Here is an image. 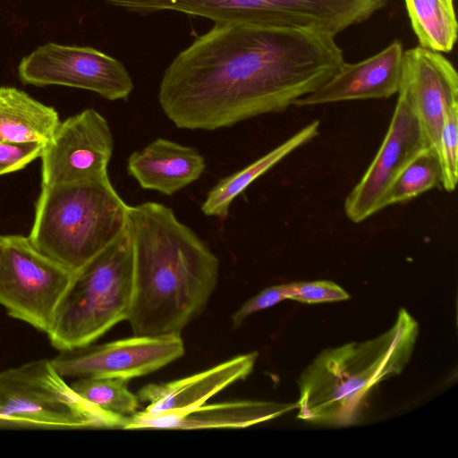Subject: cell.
I'll return each mask as SVG.
<instances>
[{"mask_svg":"<svg viewBox=\"0 0 458 458\" xmlns=\"http://www.w3.org/2000/svg\"><path fill=\"white\" fill-rule=\"evenodd\" d=\"M397 93L407 99L428 145L437 154L445 115L458 102V74L454 66L441 53L420 46L403 51Z\"/></svg>","mask_w":458,"mask_h":458,"instance_id":"12","label":"cell"},{"mask_svg":"<svg viewBox=\"0 0 458 458\" xmlns=\"http://www.w3.org/2000/svg\"><path fill=\"white\" fill-rule=\"evenodd\" d=\"M0 428H30V426L21 420L0 416Z\"/></svg>","mask_w":458,"mask_h":458,"instance_id":"26","label":"cell"},{"mask_svg":"<svg viewBox=\"0 0 458 458\" xmlns=\"http://www.w3.org/2000/svg\"><path fill=\"white\" fill-rule=\"evenodd\" d=\"M286 300L303 303H324L346 301L349 293L334 282L320 280L284 284Z\"/></svg>","mask_w":458,"mask_h":458,"instance_id":"23","label":"cell"},{"mask_svg":"<svg viewBox=\"0 0 458 458\" xmlns=\"http://www.w3.org/2000/svg\"><path fill=\"white\" fill-rule=\"evenodd\" d=\"M133 290V250L125 230L73 273L47 334L58 351L94 343L126 320Z\"/></svg>","mask_w":458,"mask_h":458,"instance_id":"5","label":"cell"},{"mask_svg":"<svg viewBox=\"0 0 458 458\" xmlns=\"http://www.w3.org/2000/svg\"><path fill=\"white\" fill-rule=\"evenodd\" d=\"M440 165V184L453 191L458 180V102L453 104L445 115L437 148Z\"/></svg>","mask_w":458,"mask_h":458,"instance_id":"22","label":"cell"},{"mask_svg":"<svg viewBox=\"0 0 458 458\" xmlns=\"http://www.w3.org/2000/svg\"><path fill=\"white\" fill-rule=\"evenodd\" d=\"M257 357L258 352H252L187 377L148 384L137 394L139 401L148 403L141 411L155 415L184 411L200 406L231 384L248 377Z\"/></svg>","mask_w":458,"mask_h":458,"instance_id":"14","label":"cell"},{"mask_svg":"<svg viewBox=\"0 0 458 458\" xmlns=\"http://www.w3.org/2000/svg\"><path fill=\"white\" fill-rule=\"evenodd\" d=\"M114 148L106 119L87 108L60 122L41 153V185L108 178Z\"/></svg>","mask_w":458,"mask_h":458,"instance_id":"9","label":"cell"},{"mask_svg":"<svg viewBox=\"0 0 458 458\" xmlns=\"http://www.w3.org/2000/svg\"><path fill=\"white\" fill-rule=\"evenodd\" d=\"M60 122L52 106L16 88L0 87V141L45 145Z\"/></svg>","mask_w":458,"mask_h":458,"instance_id":"17","label":"cell"},{"mask_svg":"<svg viewBox=\"0 0 458 458\" xmlns=\"http://www.w3.org/2000/svg\"><path fill=\"white\" fill-rule=\"evenodd\" d=\"M44 145L37 142L0 141V176L23 169L42 153Z\"/></svg>","mask_w":458,"mask_h":458,"instance_id":"24","label":"cell"},{"mask_svg":"<svg viewBox=\"0 0 458 458\" xmlns=\"http://www.w3.org/2000/svg\"><path fill=\"white\" fill-rule=\"evenodd\" d=\"M126 229L133 250V290L126 320L135 335L181 334L216 286L217 258L162 203L129 206Z\"/></svg>","mask_w":458,"mask_h":458,"instance_id":"2","label":"cell"},{"mask_svg":"<svg viewBox=\"0 0 458 458\" xmlns=\"http://www.w3.org/2000/svg\"><path fill=\"white\" fill-rule=\"evenodd\" d=\"M319 125V120L310 122L267 154L219 180L207 193L201 204L203 214L226 219L234 199L282 159L315 138L318 133Z\"/></svg>","mask_w":458,"mask_h":458,"instance_id":"18","label":"cell"},{"mask_svg":"<svg viewBox=\"0 0 458 458\" xmlns=\"http://www.w3.org/2000/svg\"><path fill=\"white\" fill-rule=\"evenodd\" d=\"M344 63L330 35L251 22H216L162 76L158 102L185 130L215 131L280 113Z\"/></svg>","mask_w":458,"mask_h":458,"instance_id":"1","label":"cell"},{"mask_svg":"<svg viewBox=\"0 0 458 458\" xmlns=\"http://www.w3.org/2000/svg\"><path fill=\"white\" fill-rule=\"evenodd\" d=\"M284 300H286L284 284L262 290L234 312L232 318L233 327H240L253 313L271 308Z\"/></svg>","mask_w":458,"mask_h":458,"instance_id":"25","label":"cell"},{"mask_svg":"<svg viewBox=\"0 0 458 458\" xmlns=\"http://www.w3.org/2000/svg\"><path fill=\"white\" fill-rule=\"evenodd\" d=\"M294 409L297 403L241 400L202 404L193 409L149 415L137 411L124 429H202L244 428L280 417Z\"/></svg>","mask_w":458,"mask_h":458,"instance_id":"15","label":"cell"},{"mask_svg":"<svg viewBox=\"0 0 458 458\" xmlns=\"http://www.w3.org/2000/svg\"><path fill=\"white\" fill-rule=\"evenodd\" d=\"M403 55V44L394 40L360 62H344L323 85L296 100L293 106L301 107L349 100L388 98L398 92Z\"/></svg>","mask_w":458,"mask_h":458,"instance_id":"13","label":"cell"},{"mask_svg":"<svg viewBox=\"0 0 458 458\" xmlns=\"http://www.w3.org/2000/svg\"><path fill=\"white\" fill-rule=\"evenodd\" d=\"M418 335V322L402 308L380 335L322 351L299 378L297 418L322 425L352 423L369 392L403 370Z\"/></svg>","mask_w":458,"mask_h":458,"instance_id":"3","label":"cell"},{"mask_svg":"<svg viewBox=\"0 0 458 458\" xmlns=\"http://www.w3.org/2000/svg\"><path fill=\"white\" fill-rule=\"evenodd\" d=\"M206 168L195 148L158 138L132 152L127 172L145 190L172 196L199 180Z\"/></svg>","mask_w":458,"mask_h":458,"instance_id":"16","label":"cell"},{"mask_svg":"<svg viewBox=\"0 0 458 458\" xmlns=\"http://www.w3.org/2000/svg\"><path fill=\"white\" fill-rule=\"evenodd\" d=\"M18 73L24 83L87 89L110 101L128 99L134 88L119 60L89 47L47 43L22 58Z\"/></svg>","mask_w":458,"mask_h":458,"instance_id":"8","label":"cell"},{"mask_svg":"<svg viewBox=\"0 0 458 458\" xmlns=\"http://www.w3.org/2000/svg\"><path fill=\"white\" fill-rule=\"evenodd\" d=\"M396 105L383 141L359 182L344 201L349 220L360 223L385 208L392 182L409 160L429 147L416 114L405 97L397 93Z\"/></svg>","mask_w":458,"mask_h":458,"instance_id":"11","label":"cell"},{"mask_svg":"<svg viewBox=\"0 0 458 458\" xmlns=\"http://www.w3.org/2000/svg\"><path fill=\"white\" fill-rule=\"evenodd\" d=\"M128 207L109 178L41 185L28 237L75 272L125 230Z\"/></svg>","mask_w":458,"mask_h":458,"instance_id":"4","label":"cell"},{"mask_svg":"<svg viewBox=\"0 0 458 458\" xmlns=\"http://www.w3.org/2000/svg\"><path fill=\"white\" fill-rule=\"evenodd\" d=\"M184 353L181 334L135 335L103 344L59 351L51 361L64 377L129 380L154 372Z\"/></svg>","mask_w":458,"mask_h":458,"instance_id":"10","label":"cell"},{"mask_svg":"<svg viewBox=\"0 0 458 458\" xmlns=\"http://www.w3.org/2000/svg\"><path fill=\"white\" fill-rule=\"evenodd\" d=\"M73 273L29 237L0 235V305L9 316L47 334Z\"/></svg>","mask_w":458,"mask_h":458,"instance_id":"7","label":"cell"},{"mask_svg":"<svg viewBox=\"0 0 458 458\" xmlns=\"http://www.w3.org/2000/svg\"><path fill=\"white\" fill-rule=\"evenodd\" d=\"M0 416L30 428H124L130 417L102 411L80 397L53 366L40 359L0 371Z\"/></svg>","mask_w":458,"mask_h":458,"instance_id":"6","label":"cell"},{"mask_svg":"<svg viewBox=\"0 0 458 458\" xmlns=\"http://www.w3.org/2000/svg\"><path fill=\"white\" fill-rule=\"evenodd\" d=\"M404 4L419 46L451 52L458 30L454 0H404Z\"/></svg>","mask_w":458,"mask_h":458,"instance_id":"19","label":"cell"},{"mask_svg":"<svg viewBox=\"0 0 458 458\" xmlns=\"http://www.w3.org/2000/svg\"><path fill=\"white\" fill-rule=\"evenodd\" d=\"M440 183V165L437 152L430 147L415 154L395 177L384 200V207L403 203Z\"/></svg>","mask_w":458,"mask_h":458,"instance_id":"20","label":"cell"},{"mask_svg":"<svg viewBox=\"0 0 458 458\" xmlns=\"http://www.w3.org/2000/svg\"><path fill=\"white\" fill-rule=\"evenodd\" d=\"M71 386L83 400L106 412L125 417L137 412L139 399L129 391L125 379L80 377Z\"/></svg>","mask_w":458,"mask_h":458,"instance_id":"21","label":"cell"}]
</instances>
